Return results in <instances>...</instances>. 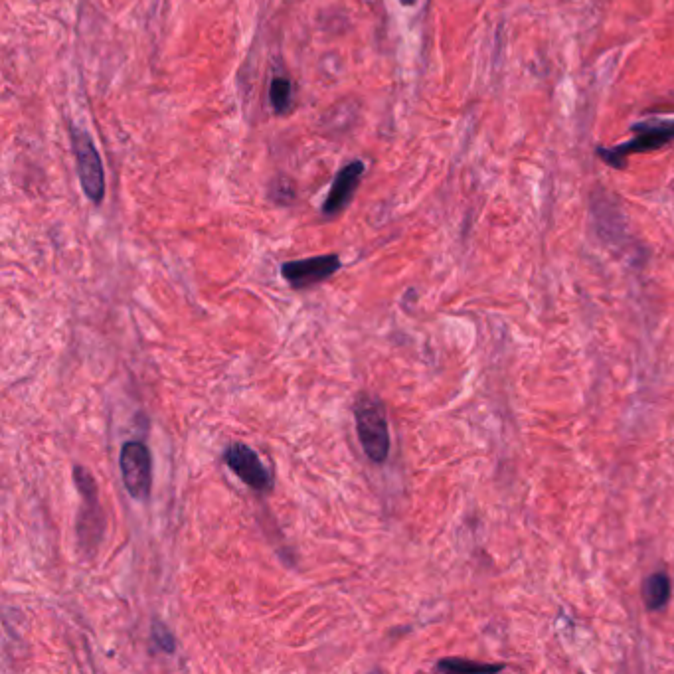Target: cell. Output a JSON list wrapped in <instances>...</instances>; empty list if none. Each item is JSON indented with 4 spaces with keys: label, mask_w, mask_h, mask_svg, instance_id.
<instances>
[{
    "label": "cell",
    "mask_w": 674,
    "mask_h": 674,
    "mask_svg": "<svg viewBox=\"0 0 674 674\" xmlns=\"http://www.w3.org/2000/svg\"><path fill=\"white\" fill-rule=\"evenodd\" d=\"M633 131V139L627 143H621L617 147H599L597 149V157L613 167V169H625L627 167V159L631 155H643V153H651V151H659L665 149L667 145H671L674 141V119H649V121H641L635 123L631 127Z\"/></svg>",
    "instance_id": "obj_1"
},
{
    "label": "cell",
    "mask_w": 674,
    "mask_h": 674,
    "mask_svg": "<svg viewBox=\"0 0 674 674\" xmlns=\"http://www.w3.org/2000/svg\"><path fill=\"white\" fill-rule=\"evenodd\" d=\"M354 416H356L358 439L362 443L366 457L372 463H378V465L384 463L390 455L392 441H390L388 418H386L382 402L362 398L354 408Z\"/></svg>",
    "instance_id": "obj_2"
},
{
    "label": "cell",
    "mask_w": 674,
    "mask_h": 674,
    "mask_svg": "<svg viewBox=\"0 0 674 674\" xmlns=\"http://www.w3.org/2000/svg\"><path fill=\"white\" fill-rule=\"evenodd\" d=\"M70 135L84 194L93 204H101L105 198V170L95 143L91 135L80 127H72Z\"/></svg>",
    "instance_id": "obj_3"
},
{
    "label": "cell",
    "mask_w": 674,
    "mask_h": 674,
    "mask_svg": "<svg viewBox=\"0 0 674 674\" xmlns=\"http://www.w3.org/2000/svg\"><path fill=\"white\" fill-rule=\"evenodd\" d=\"M123 485L135 501H147L153 489L151 451L141 441H127L119 457Z\"/></svg>",
    "instance_id": "obj_4"
},
{
    "label": "cell",
    "mask_w": 674,
    "mask_h": 674,
    "mask_svg": "<svg viewBox=\"0 0 674 674\" xmlns=\"http://www.w3.org/2000/svg\"><path fill=\"white\" fill-rule=\"evenodd\" d=\"M74 479L78 485V491L84 499V506L80 510V520H78V534H80V542L87 548H93L99 544L103 530H105V518H103V510L99 505V491H97V483L91 477V473L84 469V467H76L74 469Z\"/></svg>",
    "instance_id": "obj_5"
},
{
    "label": "cell",
    "mask_w": 674,
    "mask_h": 674,
    "mask_svg": "<svg viewBox=\"0 0 674 674\" xmlns=\"http://www.w3.org/2000/svg\"><path fill=\"white\" fill-rule=\"evenodd\" d=\"M340 269V257L337 253H327L319 257H307L297 261H287L281 265L283 279L293 289H307L317 283L327 281Z\"/></svg>",
    "instance_id": "obj_6"
},
{
    "label": "cell",
    "mask_w": 674,
    "mask_h": 674,
    "mask_svg": "<svg viewBox=\"0 0 674 674\" xmlns=\"http://www.w3.org/2000/svg\"><path fill=\"white\" fill-rule=\"evenodd\" d=\"M224 461L253 491H269L271 489V475L261 463L259 455L248 447L246 443H232L224 451Z\"/></svg>",
    "instance_id": "obj_7"
},
{
    "label": "cell",
    "mask_w": 674,
    "mask_h": 674,
    "mask_svg": "<svg viewBox=\"0 0 674 674\" xmlns=\"http://www.w3.org/2000/svg\"><path fill=\"white\" fill-rule=\"evenodd\" d=\"M364 174V163L362 161H354L348 163L344 169L340 170L331 186V192L323 204V214L325 216H337L338 212H342L346 208V204L352 200L360 180Z\"/></svg>",
    "instance_id": "obj_8"
},
{
    "label": "cell",
    "mask_w": 674,
    "mask_h": 674,
    "mask_svg": "<svg viewBox=\"0 0 674 674\" xmlns=\"http://www.w3.org/2000/svg\"><path fill=\"white\" fill-rule=\"evenodd\" d=\"M671 595H673V586H671V578L667 572H655L647 576L641 586V597L649 611L665 609L671 601Z\"/></svg>",
    "instance_id": "obj_9"
},
{
    "label": "cell",
    "mask_w": 674,
    "mask_h": 674,
    "mask_svg": "<svg viewBox=\"0 0 674 674\" xmlns=\"http://www.w3.org/2000/svg\"><path fill=\"white\" fill-rule=\"evenodd\" d=\"M435 671L439 673H499V671H505V665L501 663L487 665V663H475L467 659H443L437 663Z\"/></svg>",
    "instance_id": "obj_10"
},
{
    "label": "cell",
    "mask_w": 674,
    "mask_h": 674,
    "mask_svg": "<svg viewBox=\"0 0 674 674\" xmlns=\"http://www.w3.org/2000/svg\"><path fill=\"white\" fill-rule=\"evenodd\" d=\"M269 99H271V107L277 113L289 111L291 99H293V85L289 82V78H283V76L273 78V82L269 85Z\"/></svg>",
    "instance_id": "obj_11"
},
{
    "label": "cell",
    "mask_w": 674,
    "mask_h": 674,
    "mask_svg": "<svg viewBox=\"0 0 674 674\" xmlns=\"http://www.w3.org/2000/svg\"><path fill=\"white\" fill-rule=\"evenodd\" d=\"M271 198L277 202V204H289L295 196V190L291 186V182L287 178H279L271 184Z\"/></svg>",
    "instance_id": "obj_12"
},
{
    "label": "cell",
    "mask_w": 674,
    "mask_h": 674,
    "mask_svg": "<svg viewBox=\"0 0 674 674\" xmlns=\"http://www.w3.org/2000/svg\"><path fill=\"white\" fill-rule=\"evenodd\" d=\"M153 639L157 643V647L165 653H172L176 649L174 645V635L170 633L169 629L163 623H153Z\"/></svg>",
    "instance_id": "obj_13"
},
{
    "label": "cell",
    "mask_w": 674,
    "mask_h": 674,
    "mask_svg": "<svg viewBox=\"0 0 674 674\" xmlns=\"http://www.w3.org/2000/svg\"><path fill=\"white\" fill-rule=\"evenodd\" d=\"M404 6H414L416 4V0H400Z\"/></svg>",
    "instance_id": "obj_14"
}]
</instances>
